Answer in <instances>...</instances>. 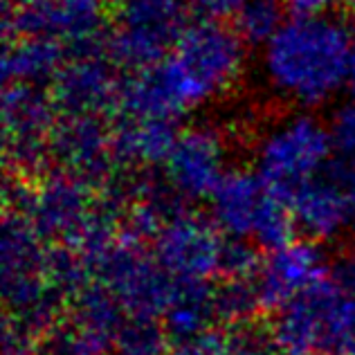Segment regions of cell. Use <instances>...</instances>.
Returning a JSON list of instances; mask_svg holds the SVG:
<instances>
[{
  "label": "cell",
  "mask_w": 355,
  "mask_h": 355,
  "mask_svg": "<svg viewBox=\"0 0 355 355\" xmlns=\"http://www.w3.org/2000/svg\"><path fill=\"white\" fill-rule=\"evenodd\" d=\"M171 355H173V353H171Z\"/></svg>",
  "instance_id": "31"
},
{
  "label": "cell",
  "mask_w": 355,
  "mask_h": 355,
  "mask_svg": "<svg viewBox=\"0 0 355 355\" xmlns=\"http://www.w3.org/2000/svg\"><path fill=\"white\" fill-rule=\"evenodd\" d=\"M288 200L297 227L313 241H331L355 230V189L329 171L299 184Z\"/></svg>",
  "instance_id": "11"
},
{
  "label": "cell",
  "mask_w": 355,
  "mask_h": 355,
  "mask_svg": "<svg viewBox=\"0 0 355 355\" xmlns=\"http://www.w3.org/2000/svg\"><path fill=\"white\" fill-rule=\"evenodd\" d=\"M248 0H189V5L200 18L207 21H234V16L241 12V7Z\"/></svg>",
  "instance_id": "24"
},
{
  "label": "cell",
  "mask_w": 355,
  "mask_h": 355,
  "mask_svg": "<svg viewBox=\"0 0 355 355\" xmlns=\"http://www.w3.org/2000/svg\"><path fill=\"white\" fill-rule=\"evenodd\" d=\"M121 81L113 65L95 52H79L54 77L52 97L65 115L101 117L108 108H117Z\"/></svg>",
  "instance_id": "13"
},
{
  "label": "cell",
  "mask_w": 355,
  "mask_h": 355,
  "mask_svg": "<svg viewBox=\"0 0 355 355\" xmlns=\"http://www.w3.org/2000/svg\"><path fill=\"white\" fill-rule=\"evenodd\" d=\"M214 317H216V306H214V293H209L207 284L178 282L173 299L162 313V326L173 347H180L211 331Z\"/></svg>",
  "instance_id": "18"
},
{
  "label": "cell",
  "mask_w": 355,
  "mask_h": 355,
  "mask_svg": "<svg viewBox=\"0 0 355 355\" xmlns=\"http://www.w3.org/2000/svg\"><path fill=\"white\" fill-rule=\"evenodd\" d=\"M326 171L355 189V153L353 155H335L329 162V166H326Z\"/></svg>",
  "instance_id": "27"
},
{
  "label": "cell",
  "mask_w": 355,
  "mask_h": 355,
  "mask_svg": "<svg viewBox=\"0 0 355 355\" xmlns=\"http://www.w3.org/2000/svg\"><path fill=\"white\" fill-rule=\"evenodd\" d=\"M227 148L216 128L193 126L178 133L164 162L171 189L184 200L209 198L227 173Z\"/></svg>",
  "instance_id": "10"
},
{
  "label": "cell",
  "mask_w": 355,
  "mask_h": 355,
  "mask_svg": "<svg viewBox=\"0 0 355 355\" xmlns=\"http://www.w3.org/2000/svg\"><path fill=\"white\" fill-rule=\"evenodd\" d=\"M216 317L234 326L248 324L261 311V299L257 288V277L250 279H223V284L214 293Z\"/></svg>",
  "instance_id": "21"
},
{
  "label": "cell",
  "mask_w": 355,
  "mask_h": 355,
  "mask_svg": "<svg viewBox=\"0 0 355 355\" xmlns=\"http://www.w3.org/2000/svg\"><path fill=\"white\" fill-rule=\"evenodd\" d=\"M286 3L295 16H324L338 0H286Z\"/></svg>",
  "instance_id": "26"
},
{
  "label": "cell",
  "mask_w": 355,
  "mask_h": 355,
  "mask_svg": "<svg viewBox=\"0 0 355 355\" xmlns=\"http://www.w3.org/2000/svg\"><path fill=\"white\" fill-rule=\"evenodd\" d=\"M355 70V32L331 16H295L263 48L272 90L297 106L315 108L349 86Z\"/></svg>",
  "instance_id": "1"
},
{
  "label": "cell",
  "mask_w": 355,
  "mask_h": 355,
  "mask_svg": "<svg viewBox=\"0 0 355 355\" xmlns=\"http://www.w3.org/2000/svg\"><path fill=\"white\" fill-rule=\"evenodd\" d=\"M286 14V0H248L234 16V30L245 45L266 48L288 23Z\"/></svg>",
  "instance_id": "19"
},
{
  "label": "cell",
  "mask_w": 355,
  "mask_h": 355,
  "mask_svg": "<svg viewBox=\"0 0 355 355\" xmlns=\"http://www.w3.org/2000/svg\"><path fill=\"white\" fill-rule=\"evenodd\" d=\"M65 65V45L45 36H14L7 39L3 54L5 83L41 86L54 81Z\"/></svg>",
  "instance_id": "17"
},
{
  "label": "cell",
  "mask_w": 355,
  "mask_h": 355,
  "mask_svg": "<svg viewBox=\"0 0 355 355\" xmlns=\"http://www.w3.org/2000/svg\"><path fill=\"white\" fill-rule=\"evenodd\" d=\"M52 155L70 173L90 182L106 175L110 160H115L113 133L101 117L68 115L52 133Z\"/></svg>",
  "instance_id": "14"
},
{
  "label": "cell",
  "mask_w": 355,
  "mask_h": 355,
  "mask_svg": "<svg viewBox=\"0 0 355 355\" xmlns=\"http://www.w3.org/2000/svg\"><path fill=\"white\" fill-rule=\"evenodd\" d=\"M335 279L355 291V239L344 248L338 268H335Z\"/></svg>",
  "instance_id": "25"
},
{
  "label": "cell",
  "mask_w": 355,
  "mask_h": 355,
  "mask_svg": "<svg viewBox=\"0 0 355 355\" xmlns=\"http://www.w3.org/2000/svg\"><path fill=\"white\" fill-rule=\"evenodd\" d=\"M12 3H16V0H7V3H5V5H12Z\"/></svg>",
  "instance_id": "30"
},
{
  "label": "cell",
  "mask_w": 355,
  "mask_h": 355,
  "mask_svg": "<svg viewBox=\"0 0 355 355\" xmlns=\"http://www.w3.org/2000/svg\"><path fill=\"white\" fill-rule=\"evenodd\" d=\"M155 239V259L175 282L207 284L220 277L225 239L214 223L191 211H178L160 227Z\"/></svg>",
  "instance_id": "9"
},
{
  "label": "cell",
  "mask_w": 355,
  "mask_h": 355,
  "mask_svg": "<svg viewBox=\"0 0 355 355\" xmlns=\"http://www.w3.org/2000/svg\"><path fill=\"white\" fill-rule=\"evenodd\" d=\"M342 3L347 5V7L351 9V12H355V0H342Z\"/></svg>",
  "instance_id": "29"
},
{
  "label": "cell",
  "mask_w": 355,
  "mask_h": 355,
  "mask_svg": "<svg viewBox=\"0 0 355 355\" xmlns=\"http://www.w3.org/2000/svg\"><path fill=\"white\" fill-rule=\"evenodd\" d=\"M245 65V41L234 27L200 18L155 65L178 117L230 90Z\"/></svg>",
  "instance_id": "2"
},
{
  "label": "cell",
  "mask_w": 355,
  "mask_h": 355,
  "mask_svg": "<svg viewBox=\"0 0 355 355\" xmlns=\"http://www.w3.org/2000/svg\"><path fill=\"white\" fill-rule=\"evenodd\" d=\"M126 315L162 317L173 299L178 282L164 272L155 257L139 248V239L128 232L90 261Z\"/></svg>",
  "instance_id": "6"
},
{
  "label": "cell",
  "mask_w": 355,
  "mask_h": 355,
  "mask_svg": "<svg viewBox=\"0 0 355 355\" xmlns=\"http://www.w3.org/2000/svg\"><path fill=\"white\" fill-rule=\"evenodd\" d=\"M178 139L173 119L119 117L113 130L115 160L128 166L164 164Z\"/></svg>",
  "instance_id": "16"
},
{
  "label": "cell",
  "mask_w": 355,
  "mask_h": 355,
  "mask_svg": "<svg viewBox=\"0 0 355 355\" xmlns=\"http://www.w3.org/2000/svg\"><path fill=\"white\" fill-rule=\"evenodd\" d=\"M268 196L270 187L257 171H227L209 196L211 223L227 239H252Z\"/></svg>",
  "instance_id": "15"
},
{
  "label": "cell",
  "mask_w": 355,
  "mask_h": 355,
  "mask_svg": "<svg viewBox=\"0 0 355 355\" xmlns=\"http://www.w3.org/2000/svg\"><path fill=\"white\" fill-rule=\"evenodd\" d=\"M347 90H349V97H351V99H355V70H353L351 79H349V86H347Z\"/></svg>",
  "instance_id": "28"
},
{
  "label": "cell",
  "mask_w": 355,
  "mask_h": 355,
  "mask_svg": "<svg viewBox=\"0 0 355 355\" xmlns=\"http://www.w3.org/2000/svg\"><path fill=\"white\" fill-rule=\"evenodd\" d=\"M261 261L252 245H248L245 239H230L223 252V266L220 277L223 279H250L257 277L261 270Z\"/></svg>",
  "instance_id": "22"
},
{
  "label": "cell",
  "mask_w": 355,
  "mask_h": 355,
  "mask_svg": "<svg viewBox=\"0 0 355 355\" xmlns=\"http://www.w3.org/2000/svg\"><path fill=\"white\" fill-rule=\"evenodd\" d=\"M268 333L279 355H355V291L326 277L272 313Z\"/></svg>",
  "instance_id": "3"
},
{
  "label": "cell",
  "mask_w": 355,
  "mask_h": 355,
  "mask_svg": "<svg viewBox=\"0 0 355 355\" xmlns=\"http://www.w3.org/2000/svg\"><path fill=\"white\" fill-rule=\"evenodd\" d=\"M329 130H331L335 153L338 155L355 153V99L349 97L347 104H342L335 110Z\"/></svg>",
  "instance_id": "23"
},
{
  "label": "cell",
  "mask_w": 355,
  "mask_h": 355,
  "mask_svg": "<svg viewBox=\"0 0 355 355\" xmlns=\"http://www.w3.org/2000/svg\"><path fill=\"white\" fill-rule=\"evenodd\" d=\"M189 0H117L106 43L110 61L128 70L164 61L189 25Z\"/></svg>",
  "instance_id": "4"
},
{
  "label": "cell",
  "mask_w": 355,
  "mask_h": 355,
  "mask_svg": "<svg viewBox=\"0 0 355 355\" xmlns=\"http://www.w3.org/2000/svg\"><path fill=\"white\" fill-rule=\"evenodd\" d=\"M57 101L30 83H7L3 97L7 162L21 175H36L52 155Z\"/></svg>",
  "instance_id": "8"
},
{
  "label": "cell",
  "mask_w": 355,
  "mask_h": 355,
  "mask_svg": "<svg viewBox=\"0 0 355 355\" xmlns=\"http://www.w3.org/2000/svg\"><path fill=\"white\" fill-rule=\"evenodd\" d=\"M331 130L313 115H293L261 137L257 173L272 191L291 198L299 184L320 175L333 160Z\"/></svg>",
  "instance_id": "5"
},
{
  "label": "cell",
  "mask_w": 355,
  "mask_h": 355,
  "mask_svg": "<svg viewBox=\"0 0 355 355\" xmlns=\"http://www.w3.org/2000/svg\"><path fill=\"white\" fill-rule=\"evenodd\" d=\"M166 342L171 340L164 326L157 324V317L126 315L113 347L117 355H166Z\"/></svg>",
  "instance_id": "20"
},
{
  "label": "cell",
  "mask_w": 355,
  "mask_h": 355,
  "mask_svg": "<svg viewBox=\"0 0 355 355\" xmlns=\"http://www.w3.org/2000/svg\"><path fill=\"white\" fill-rule=\"evenodd\" d=\"M101 0H16L5 5L7 36H45L77 52H92L104 36Z\"/></svg>",
  "instance_id": "7"
},
{
  "label": "cell",
  "mask_w": 355,
  "mask_h": 355,
  "mask_svg": "<svg viewBox=\"0 0 355 355\" xmlns=\"http://www.w3.org/2000/svg\"><path fill=\"white\" fill-rule=\"evenodd\" d=\"M329 277L326 259L315 241H293L270 252L257 275L261 311L277 313L279 308L306 293Z\"/></svg>",
  "instance_id": "12"
}]
</instances>
